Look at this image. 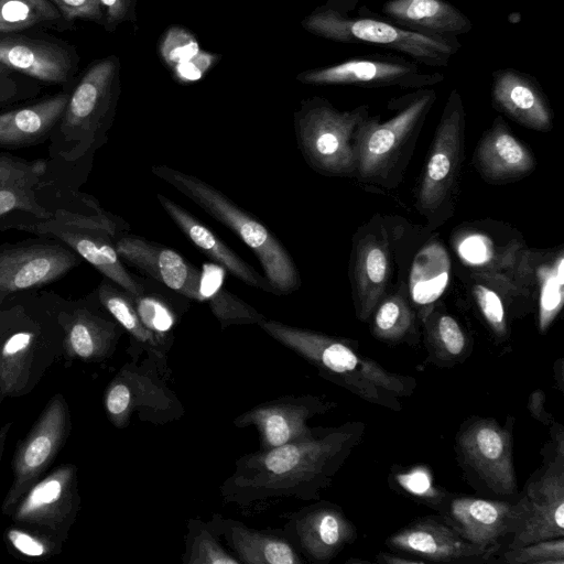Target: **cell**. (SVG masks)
Instances as JSON below:
<instances>
[{"label": "cell", "instance_id": "cell-1", "mask_svg": "<svg viewBox=\"0 0 564 564\" xmlns=\"http://www.w3.org/2000/svg\"><path fill=\"white\" fill-rule=\"evenodd\" d=\"M354 441L347 426L314 429L307 436L242 455L219 486L223 501L249 509L281 498L317 500Z\"/></svg>", "mask_w": 564, "mask_h": 564}, {"label": "cell", "instance_id": "cell-2", "mask_svg": "<svg viewBox=\"0 0 564 564\" xmlns=\"http://www.w3.org/2000/svg\"><path fill=\"white\" fill-rule=\"evenodd\" d=\"M65 297L29 290L0 302V394L31 393L47 370L64 356L61 310Z\"/></svg>", "mask_w": 564, "mask_h": 564}, {"label": "cell", "instance_id": "cell-3", "mask_svg": "<svg viewBox=\"0 0 564 564\" xmlns=\"http://www.w3.org/2000/svg\"><path fill=\"white\" fill-rule=\"evenodd\" d=\"M116 78L113 57L98 61L85 72L48 139L44 184L78 191L87 181L96 152L107 142L116 104Z\"/></svg>", "mask_w": 564, "mask_h": 564}, {"label": "cell", "instance_id": "cell-4", "mask_svg": "<svg viewBox=\"0 0 564 564\" xmlns=\"http://www.w3.org/2000/svg\"><path fill=\"white\" fill-rule=\"evenodd\" d=\"M48 204L52 212L48 218H34L17 230L66 245L131 295L143 291L144 281L126 269L116 249L117 240L128 234L129 224L79 189L52 188Z\"/></svg>", "mask_w": 564, "mask_h": 564}, {"label": "cell", "instance_id": "cell-5", "mask_svg": "<svg viewBox=\"0 0 564 564\" xmlns=\"http://www.w3.org/2000/svg\"><path fill=\"white\" fill-rule=\"evenodd\" d=\"M270 337L314 366L326 379L369 402L398 409L397 397L411 393L410 378L391 373L354 350L343 339L264 318L258 324Z\"/></svg>", "mask_w": 564, "mask_h": 564}, {"label": "cell", "instance_id": "cell-6", "mask_svg": "<svg viewBox=\"0 0 564 564\" xmlns=\"http://www.w3.org/2000/svg\"><path fill=\"white\" fill-rule=\"evenodd\" d=\"M359 3L360 0H329L308 15L303 26L315 35L338 43L395 51L430 67L448 66L452 56L460 48L458 37L403 29Z\"/></svg>", "mask_w": 564, "mask_h": 564}, {"label": "cell", "instance_id": "cell-7", "mask_svg": "<svg viewBox=\"0 0 564 564\" xmlns=\"http://www.w3.org/2000/svg\"><path fill=\"white\" fill-rule=\"evenodd\" d=\"M152 173L231 229L256 254L275 295L290 294L301 284L297 268L279 239L251 214L203 180L166 165Z\"/></svg>", "mask_w": 564, "mask_h": 564}, {"label": "cell", "instance_id": "cell-8", "mask_svg": "<svg viewBox=\"0 0 564 564\" xmlns=\"http://www.w3.org/2000/svg\"><path fill=\"white\" fill-rule=\"evenodd\" d=\"M369 106L338 110L319 97L303 102L295 113L296 142L306 163L328 176H356L357 132Z\"/></svg>", "mask_w": 564, "mask_h": 564}, {"label": "cell", "instance_id": "cell-9", "mask_svg": "<svg viewBox=\"0 0 564 564\" xmlns=\"http://www.w3.org/2000/svg\"><path fill=\"white\" fill-rule=\"evenodd\" d=\"M435 99V90L419 88L388 104V108L399 110L388 121L368 115L357 132L356 176L368 182L384 177L417 135Z\"/></svg>", "mask_w": 564, "mask_h": 564}, {"label": "cell", "instance_id": "cell-10", "mask_svg": "<svg viewBox=\"0 0 564 564\" xmlns=\"http://www.w3.org/2000/svg\"><path fill=\"white\" fill-rule=\"evenodd\" d=\"M138 361L126 362L105 390L104 408L109 422L124 429L134 414L140 421L156 425L180 420L185 409L155 362L149 357Z\"/></svg>", "mask_w": 564, "mask_h": 564}, {"label": "cell", "instance_id": "cell-11", "mask_svg": "<svg viewBox=\"0 0 564 564\" xmlns=\"http://www.w3.org/2000/svg\"><path fill=\"white\" fill-rule=\"evenodd\" d=\"M79 509L78 468L67 463L34 482L9 517L13 524L64 543Z\"/></svg>", "mask_w": 564, "mask_h": 564}, {"label": "cell", "instance_id": "cell-12", "mask_svg": "<svg viewBox=\"0 0 564 564\" xmlns=\"http://www.w3.org/2000/svg\"><path fill=\"white\" fill-rule=\"evenodd\" d=\"M70 431L68 403L63 394L56 393L48 400L28 435L17 447L12 459V485L1 506L4 516H10L24 492L52 465Z\"/></svg>", "mask_w": 564, "mask_h": 564}, {"label": "cell", "instance_id": "cell-13", "mask_svg": "<svg viewBox=\"0 0 564 564\" xmlns=\"http://www.w3.org/2000/svg\"><path fill=\"white\" fill-rule=\"evenodd\" d=\"M465 126L462 96L453 89L437 124L417 194L416 207L427 217L434 216L451 197L463 162Z\"/></svg>", "mask_w": 564, "mask_h": 564}, {"label": "cell", "instance_id": "cell-14", "mask_svg": "<svg viewBox=\"0 0 564 564\" xmlns=\"http://www.w3.org/2000/svg\"><path fill=\"white\" fill-rule=\"evenodd\" d=\"M300 79L313 85L419 89L443 82L444 75L437 72H424L419 63L403 55L372 53L307 70L300 75Z\"/></svg>", "mask_w": 564, "mask_h": 564}, {"label": "cell", "instance_id": "cell-15", "mask_svg": "<svg viewBox=\"0 0 564 564\" xmlns=\"http://www.w3.org/2000/svg\"><path fill=\"white\" fill-rule=\"evenodd\" d=\"M83 259L50 238L0 245V302L8 295L42 289L65 276Z\"/></svg>", "mask_w": 564, "mask_h": 564}, {"label": "cell", "instance_id": "cell-16", "mask_svg": "<svg viewBox=\"0 0 564 564\" xmlns=\"http://www.w3.org/2000/svg\"><path fill=\"white\" fill-rule=\"evenodd\" d=\"M64 329V356L74 360L102 362L110 358L124 333L101 305L96 291L78 300L65 299L61 314Z\"/></svg>", "mask_w": 564, "mask_h": 564}, {"label": "cell", "instance_id": "cell-17", "mask_svg": "<svg viewBox=\"0 0 564 564\" xmlns=\"http://www.w3.org/2000/svg\"><path fill=\"white\" fill-rule=\"evenodd\" d=\"M282 517L285 536L312 562L330 561L356 536L352 523L329 503H314Z\"/></svg>", "mask_w": 564, "mask_h": 564}, {"label": "cell", "instance_id": "cell-18", "mask_svg": "<svg viewBox=\"0 0 564 564\" xmlns=\"http://www.w3.org/2000/svg\"><path fill=\"white\" fill-rule=\"evenodd\" d=\"M329 403L315 395H283L262 402L234 419L237 429L254 426L260 449H268L310 435L307 421L325 412Z\"/></svg>", "mask_w": 564, "mask_h": 564}, {"label": "cell", "instance_id": "cell-19", "mask_svg": "<svg viewBox=\"0 0 564 564\" xmlns=\"http://www.w3.org/2000/svg\"><path fill=\"white\" fill-rule=\"evenodd\" d=\"M116 249L122 262L178 295L204 301L202 273L175 250L129 234L117 240Z\"/></svg>", "mask_w": 564, "mask_h": 564}, {"label": "cell", "instance_id": "cell-20", "mask_svg": "<svg viewBox=\"0 0 564 564\" xmlns=\"http://www.w3.org/2000/svg\"><path fill=\"white\" fill-rule=\"evenodd\" d=\"M459 447L466 462L498 494L516 489L512 459V437L494 420H478L459 436Z\"/></svg>", "mask_w": 564, "mask_h": 564}, {"label": "cell", "instance_id": "cell-21", "mask_svg": "<svg viewBox=\"0 0 564 564\" xmlns=\"http://www.w3.org/2000/svg\"><path fill=\"white\" fill-rule=\"evenodd\" d=\"M527 516L513 533L509 549L564 536L563 458L554 462L527 489Z\"/></svg>", "mask_w": 564, "mask_h": 564}, {"label": "cell", "instance_id": "cell-22", "mask_svg": "<svg viewBox=\"0 0 564 564\" xmlns=\"http://www.w3.org/2000/svg\"><path fill=\"white\" fill-rule=\"evenodd\" d=\"M528 512L525 496L517 503L462 497L451 503V517L457 532L470 543L492 547L514 533Z\"/></svg>", "mask_w": 564, "mask_h": 564}, {"label": "cell", "instance_id": "cell-23", "mask_svg": "<svg viewBox=\"0 0 564 564\" xmlns=\"http://www.w3.org/2000/svg\"><path fill=\"white\" fill-rule=\"evenodd\" d=\"M491 104L519 124L546 132L553 127V111L539 80L513 67L492 73Z\"/></svg>", "mask_w": 564, "mask_h": 564}, {"label": "cell", "instance_id": "cell-24", "mask_svg": "<svg viewBox=\"0 0 564 564\" xmlns=\"http://www.w3.org/2000/svg\"><path fill=\"white\" fill-rule=\"evenodd\" d=\"M241 564H302L301 554L282 529H254L214 513L208 520Z\"/></svg>", "mask_w": 564, "mask_h": 564}, {"label": "cell", "instance_id": "cell-25", "mask_svg": "<svg viewBox=\"0 0 564 564\" xmlns=\"http://www.w3.org/2000/svg\"><path fill=\"white\" fill-rule=\"evenodd\" d=\"M391 547L434 562H462L489 555L485 547L465 540L457 531L435 520L411 523L389 539Z\"/></svg>", "mask_w": 564, "mask_h": 564}, {"label": "cell", "instance_id": "cell-26", "mask_svg": "<svg viewBox=\"0 0 564 564\" xmlns=\"http://www.w3.org/2000/svg\"><path fill=\"white\" fill-rule=\"evenodd\" d=\"M0 63L50 84H63L75 72V59L65 47L44 40L0 36Z\"/></svg>", "mask_w": 564, "mask_h": 564}, {"label": "cell", "instance_id": "cell-27", "mask_svg": "<svg viewBox=\"0 0 564 564\" xmlns=\"http://www.w3.org/2000/svg\"><path fill=\"white\" fill-rule=\"evenodd\" d=\"M474 164L482 178L502 183L528 175L535 161L502 118L497 117L475 150Z\"/></svg>", "mask_w": 564, "mask_h": 564}, {"label": "cell", "instance_id": "cell-28", "mask_svg": "<svg viewBox=\"0 0 564 564\" xmlns=\"http://www.w3.org/2000/svg\"><path fill=\"white\" fill-rule=\"evenodd\" d=\"M101 305L119 323L129 335L130 346L127 349L132 359L138 360L145 352L151 358L163 378H171L167 354L171 349L141 322L130 297L121 286L104 276L95 290Z\"/></svg>", "mask_w": 564, "mask_h": 564}, {"label": "cell", "instance_id": "cell-29", "mask_svg": "<svg viewBox=\"0 0 564 564\" xmlns=\"http://www.w3.org/2000/svg\"><path fill=\"white\" fill-rule=\"evenodd\" d=\"M158 200L183 234L209 259L246 284L275 294L269 281L182 206L158 194Z\"/></svg>", "mask_w": 564, "mask_h": 564}, {"label": "cell", "instance_id": "cell-30", "mask_svg": "<svg viewBox=\"0 0 564 564\" xmlns=\"http://www.w3.org/2000/svg\"><path fill=\"white\" fill-rule=\"evenodd\" d=\"M381 11L397 25L422 34L458 37L473 28L468 17L445 0H388Z\"/></svg>", "mask_w": 564, "mask_h": 564}, {"label": "cell", "instance_id": "cell-31", "mask_svg": "<svg viewBox=\"0 0 564 564\" xmlns=\"http://www.w3.org/2000/svg\"><path fill=\"white\" fill-rule=\"evenodd\" d=\"M68 99L69 94L59 93L0 113V149H21L48 140Z\"/></svg>", "mask_w": 564, "mask_h": 564}, {"label": "cell", "instance_id": "cell-32", "mask_svg": "<svg viewBox=\"0 0 564 564\" xmlns=\"http://www.w3.org/2000/svg\"><path fill=\"white\" fill-rule=\"evenodd\" d=\"M351 264L357 314L366 321L386 292L390 269L387 243L372 235L362 237L356 243Z\"/></svg>", "mask_w": 564, "mask_h": 564}, {"label": "cell", "instance_id": "cell-33", "mask_svg": "<svg viewBox=\"0 0 564 564\" xmlns=\"http://www.w3.org/2000/svg\"><path fill=\"white\" fill-rule=\"evenodd\" d=\"M51 188L43 182L0 187V231L15 230L34 218H48L52 215L48 204Z\"/></svg>", "mask_w": 564, "mask_h": 564}, {"label": "cell", "instance_id": "cell-34", "mask_svg": "<svg viewBox=\"0 0 564 564\" xmlns=\"http://www.w3.org/2000/svg\"><path fill=\"white\" fill-rule=\"evenodd\" d=\"M184 564H241L220 543L219 535L210 523L192 518L187 521L185 550L182 556Z\"/></svg>", "mask_w": 564, "mask_h": 564}, {"label": "cell", "instance_id": "cell-35", "mask_svg": "<svg viewBox=\"0 0 564 564\" xmlns=\"http://www.w3.org/2000/svg\"><path fill=\"white\" fill-rule=\"evenodd\" d=\"M130 297L144 326L172 347L173 329L181 316L177 307L167 296L150 291L145 282L143 291Z\"/></svg>", "mask_w": 564, "mask_h": 564}, {"label": "cell", "instance_id": "cell-36", "mask_svg": "<svg viewBox=\"0 0 564 564\" xmlns=\"http://www.w3.org/2000/svg\"><path fill=\"white\" fill-rule=\"evenodd\" d=\"M61 18L50 0H0V34L22 31Z\"/></svg>", "mask_w": 564, "mask_h": 564}, {"label": "cell", "instance_id": "cell-37", "mask_svg": "<svg viewBox=\"0 0 564 564\" xmlns=\"http://www.w3.org/2000/svg\"><path fill=\"white\" fill-rule=\"evenodd\" d=\"M564 258L561 251L551 263L543 265L539 272V328L547 330L564 303Z\"/></svg>", "mask_w": 564, "mask_h": 564}, {"label": "cell", "instance_id": "cell-38", "mask_svg": "<svg viewBox=\"0 0 564 564\" xmlns=\"http://www.w3.org/2000/svg\"><path fill=\"white\" fill-rule=\"evenodd\" d=\"M203 295L221 329L231 325L259 324L265 318L253 306L226 289L203 291Z\"/></svg>", "mask_w": 564, "mask_h": 564}, {"label": "cell", "instance_id": "cell-39", "mask_svg": "<svg viewBox=\"0 0 564 564\" xmlns=\"http://www.w3.org/2000/svg\"><path fill=\"white\" fill-rule=\"evenodd\" d=\"M375 311L373 334L381 339L398 340L412 326L414 316L401 292L384 299Z\"/></svg>", "mask_w": 564, "mask_h": 564}, {"label": "cell", "instance_id": "cell-40", "mask_svg": "<svg viewBox=\"0 0 564 564\" xmlns=\"http://www.w3.org/2000/svg\"><path fill=\"white\" fill-rule=\"evenodd\" d=\"M3 540L15 556L32 560H47L62 552L63 543L21 525L4 530Z\"/></svg>", "mask_w": 564, "mask_h": 564}, {"label": "cell", "instance_id": "cell-41", "mask_svg": "<svg viewBox=\"0 0 564 564\" xmlns=\"http://www.w3.org/2000/svg\"><path fill=\"white\" fill-rule=\"evenodd\" d=\"M46 171V159L28 161L0 153V187L40 184Z\"/></svg>", "mask_w": 564, "mask_h": 564}, {"label": "cell", "instance_id": "cell-42", "mask_svg": "<svg viewBox=\"0 0 564 564\" xmlns=\"http://www.w3.org/2000/svg\"><path fill=\"white\" fill-rule=\"evenodd\" d=\"M511 564H564L563 538L511 547L503 554Z\"/></svg>", "mask_w": 564, "mask_h": 564}, {"label": "cell", "instance_id": "cell-43", "mask_svg": "<svg viewBox=\"0 0 564 564\" xmlns=\"http://www.w3.org/2000/svg\"><path fill=\"white\" fill-rule=\"evenodd\" d=\"M473 295L492 332L499 337L506 336V311L500 295L491 288L481 283L473 285Z\"/></svg>", "mask_w": 564, "mask_h": 564}, {"label": "cell", "instance_id": "cell-44", "mask_svg": "<svg viewBox=\"0 0 564 564\" xmlns=\"http://www.w3.org/2000/svg\"><path fill=\"white\" fill-rule=\"evenodd\" d=\"M199 52L195 37L182 28H171L161 44V54L166 63L176 65Z\"/></svg>", "mask_w": 564, "mask_h": 564}, {"label": "cell", "instance_id": "cell-45", "mask_svg": "<svg viewBox=\"0 0 564 564\" xmlns=\"http://www.w3.org/2000/svg\"><path fill=\"white\" fill-rule=\"evenodd\" d=\"M434 339L449 357H457L466 347V336L458 322L451 315H441L434 326Z\"/></svg>", "mask_w": 564, "mask_h": 564}, {"label": "cell", "instance_id": "cell-46", "mask_svg": "<svg viewBox=\"0 0 564 564\" xmlns=\"http://www.w3.org/2000/svg\"><path fill=\"white\" fill-rule=\"evenodd\" d=\"M65 20L76 19L100 21L102 7L99 0H50Z\"/></svg>", "mask_w": 564, "mask_h": 564}, {"label": "cell", "instance_id": "cell-47", "mask_svg": "<svg viewBox=\"0 0 564 564\" xmlns=\"http://www.w3.org/2000/svg\"><path fill=\"white\" fill-rule=\"evenodd\" d=\"M215 58V55L199 51L192 58L176 64L175 73L181 80H198L212 66Z\"/></svg>", "mask_w": 564, "mask_h": 564}, {"label": "cell", "instance_id": "cell-48", "mask_svg": "<svg viewBox=\"0 0 564 564\" xmlns=\"http://www.w3.org/2000/svg\"><path fill=\"white\" fill-rule=\"evenodd\" d=\"M401 485L406 488L409 491L414 492L415 495H432V481L429 474L424 471V469H413L409 474L400 477Z\"/></svg>", "mask_w": 564, "mask_h": 564}, {"label": "cell", "instance_id": "cell-49", "mask_svg": "<svg viewBox=\"0 0 564 564\" xmlns=\"http://www.w3.org/2000/svg\"><path fill=\"white\" fill-rule=\"evenodd\" d=\"M106 10V18L109 25H116L126 19L131 0H99Z\"/></svg>", "mask_w": 564, "mask_h": 564}, {"label": "cell", "instance_id": "cell-50", "mask_svg": "<svg viewBox=\"0 0 564 564\" xmlns=\"http://www.w3.org/2000/svg\"><path fill=\"white\" fill-rule=\"evenodd\" d=\"M378 560H380V562L387 563V564L424 563V561L419 560V558L413 560V558H405V557H397L395 555L384 554V553H381L380 555H378Z\"/></svg>", "mask_w": 564, "mask_h": 564}, {"label": "cell", "instance_id": "cell-51", "mask_svg": "<svg viewBox=\"0 0 564 564\" xmlns=\"http://www.w3.org/2000/svg\"><path fill=\"white\" fill-rule=\"evenodd\" d=\"M11 426H12V422H6L2 426H0V464L2 460L4 446H6L7 438L10 433Z\"/></svg>", "mask_w": 564, "mask_h": 564}, {"label": "cell", "instance_id": "cell-52", "mask_svg": "<svg viewBox=\"0 0 564 564\" xmlns=\"http://www.w3.org/2000/svg\"><path fill=\"white\" fill-rule=\"evenodd\" d=\"M17 90L14 87L9 85H0V105L10 100L14 95Z\"/></svg>", "mask_w": 564, "mask_h": 564}, {"label": "cell", "instance_id": "cell-53", "mask_svg": "<svg viewBox=\"0 0 564 564\" xmlns=\"http://www.w3.org/2000/svg\"><path fill=\"white\" fill-rule=\"evenodd\" d=\"M8 67L0 63V76L4 73Z\"/></svg>", "mask_w": 564, "mask_h": 564}, {"label": "cell", "instance_id": "cell-54", "mask_svg": "<svg viewBox=\"0 0 564 564\" xmlns=\"http://www.w3.org/2000/svg\"><path fill=\"white\" fill-rule=\"evenodd\" d=\"M3 399H4V398L0 394V404H1V402L3 401Z\"/></svg>", "mask_w": 564, "mask_h": 564}]
</instances>
